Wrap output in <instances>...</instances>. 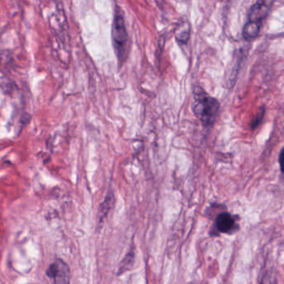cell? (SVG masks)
Masks as SVG:
<instances>
[{
	"instance_id": "obj_9",
	"label": "cell",
	"mask_w": 284,
	"mask_h": 284,
	"mask_svg": "<svg viewBox=\"0 0 284 284\" xmlns=\"http://www.w3.org/2000/svg\"><path fill=\"white\" fill-rule=\"evenodd\" d=\"M278 162H279L280 170H281L282 173L284 175V147L280 151Z\"/></svg>"
},
{
	"instance_id": "obj_8",
	"label": "cell",
	"mask_w": 284,
	"mask_h": 284,
	"mask_svg": "<svg viewBox=\"0 0 284 284\" xmlns=\"http://www.w3.org/2000/svg\"><path fill=\"white\" fill-rule=\"evenodd\" d=\"M264 114H265V109L262 107V108L260 109L259 112L257 114V116L251 122V129L254 130V129L257 128L259 126L260 123L264 120Z\"/></svg>"
},
{
	"instance_id": "obj_7",
	"label": "cell",
	"mask_w": 284,
	"mask_h": 284,
	"mask_svg": "<svg viewBox=\"0 0 284 284\" xmlns=\"http://www.w3.org/2000/svg\"><path fill=\"white\" fill-rule=\"evenodd\" d=\"M134 262H135V252L133 249H131L121 263L117 271V275H122V273L130 270L133 266Z\"/></svg>"
},
{
	"instance_id": "obj_3",
	"label": "cell",
	"mask_w": 284,
	"mask_h": 284,
	"mask_svg": "<svg viewBox=\"0 0 284 284\" xmlns=\"http://www.w3.org/2000/svg\"><path fill=\"white\" fill-rule=\"evenodd\" d=\"M46 275L54 279V284L71 283V270L62 258H56L46 270Z\"/></svg>"
},
{
	"instance_id": "obj_5",
	"label": "cell",
	"mask_w": 284,
	"mask_h": 284,
	"mask_svg": "<svg viewBox=\"0 0 284 284\" xmlns=\"http://www.w3.org/2000/svg\"><path fill=\"white\" fill-rule=\"evenodd\" d=\"M235 218L228 212L220 213L216 217L215 223V233L212 235H215L216 233H230L235 229Z\"/></svg>"
},
{
	"instance_id": "obj_4",
	"label": "cell",
	"mask_w": 284,
	"mask_h": 284,
	"mask_svg": "<svg viewBox=\"0 0 284 284\" xmlns=\"http://www.w3.org/2000/svg\"><path fill=\"white\" fill-rule=\"evenodd\" d=\"M273 0H257V2L251 7L249 13V20L262 25L269 14L273 7Z\"/></svg>"
},
{
	"instance_id": "obj_1",
	"label": "cell",
	"mask_w": 284,
	"mask_h": 284,
	"mask_svg": "<svg viewBox=\"0 0 284 284\" xmlns=\"http://www.w3.org/2000/svg\"><path fill=\"white\" fill-rule=\"evenodd\" d=\"M220 103L216 98L205 93L202 89L196 90L194 96L192 110L204 127H210L216 122Z\"/></svg>"
},
{
	"instance_id": "obj_6",
	"label": "cell",
	"mask_w": 284,
	"mask_h": 284,
	"mask_svg": "<svg viewBox=\"0 0 284 284\" xmlns=\"http://www.w3.org/2000/svg\"><path fill=\"white\" fill-rule=\"evenodd\" d=\"M261 27L262 25L260 23L248 21L243 29V37L244 39L247 41L254 40L259 35Z\"/></svg>"
},
{
	"instance_id": "obj_2",
	"label": "cell",
	"mask_w": 284,
	"mask_h": 284,
	"mask_svg": "<svg viewBox=\"0 0 284 284\" xmlns=\"http://www.w3.org/2000/svg\"><path fill=\"white\" fill-rule=\"evenodd\" d=\"M112 41H113L114 48H115L118 60H124L127 56L128 34H127L124 18L121 13V9L118 7L115 9L113 25H112Z\"/></svg>"
}]
</instances>
